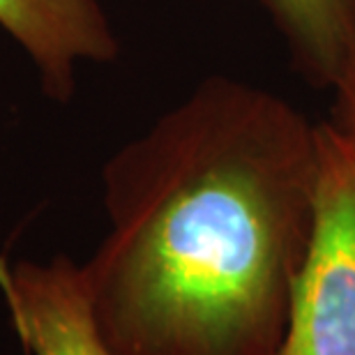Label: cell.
<instances>
[{"label":"cell","mask_w":355,"mask_h":355,"mask_svg":"<svg viewBox=\"0 0 355 355\" xmlns=\"http://www.w3.org/2000/svg\"><path fill=\"white\" fill-rule=\"evenodd\" d=\"M316 125L210 76L104 164L109 231L81 263L120 355H277L307 257Z\"/></svg>","instance_id":"1"},{"label":"cell","mask_w":355,"mask_h":355,"mask_svg":"<svg viewBox=\"0 0 355 355\" xmlns=\"http://www.w3.org/2000/svg\"><path fill=\"white\" fill-rule=\"evenodd\" d=\"M316 144L314 224L277 355H355V137L328 120Z\"/></svg>","instance_id":"2"},{"label":"cell","mask_w":355,"mask_h":355,"mask_svg":"<svg viewBox=\"0 0 355 355\" xmlns=\"http://www.w3.org/2000/svg\"><path fill=\"white\" fill-rule=\"evenodd\" d=\"M0 300L33 355H120L95 318L81 263L65 254L46 261L0 257Z\"/></svg>","instance_id":"3"},{"label":"cell","mask_w":355,"mask_h":355,"mask_svg":"<svg viewBox=\"0 0 355 355\" xmlns=\"http://www.w3.org/2000/svg\"><path fill=\"white\" fill-rule=\"evenodd\" d=\"M0 28L24 49L53 102L74 95L81 65L118 55L116 33L97 0H0Z\"/></svg>","instance_id":"4"},{"label":"cell","mask_w":355,"mask_h":355,"mask_svg":"<svg viewBox=\"0 0 355 355\" xmlns=\"http://www.w3.org/2000/svg\"><path fill=\"white\" fill-rule=\"evenodd\" d=\"M279 26L297 65L332 88L344 60L353 0H261Z\"/></svg>","instance_id":"5"},{"label":"cell","mask_w":355,"mask_h":355,"mask_svg":"<svg viewBox=\"0 0 355 355\" xmlns=\"http://www.w3.org/2000/svg\"><path fill=\"white\" fill-rule=\"evenodd\" d=\"M332 90L337 95L335 118L332 123L342 127L355 137V0L351 7V26H349V40H346L344 60L337 72V79L332 83Z\"/></svg>","instance_id":"6"}]
</instances>
